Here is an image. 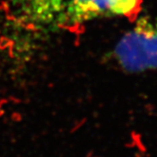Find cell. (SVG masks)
Instances as JSON below:
<instances>
[{"mask_svg": "<svg viewBox=\"0 0 157 157\" xmlns=\"http://www.w3.org/2000/svg\"><path fill=\"white\" fill-rule=\"evenodd\" d=\"M122 70L140 73L157 69V19L141 18L123 35L112 51Z\"/></svg>", "mask_w": 157, "mask_h": 157, "instance_id": "cell-1", "label": "cell"}, {"mask_svg": "<svg viewBox=\"0 0 157 157\" xmlns=\"http://www.w3.org/2000/svg\"><path fill=\"white\" fill-rule=\"evenodd\" d=\"M142 0H67L58 28H73L103 16H125L136 19Z\"/></svg>", "mask_w": 157, "mask_h": 157, "instance_id": "cell-2", "label": "cell"}, {"mask_svg": "<svg viewBox=\"0 0 157 157\" xmlns=\"http://www.w3.org/2000/svg\"><path fill=\"white\" fill-rule=\"evenodd\" d=\"M67 0H9L14 21L30 28H58Z\"/></svg>", "mask_w": 157, "mask_h": 157, "instance_id": "cell-3", "label": "cell"}]
</instances>
